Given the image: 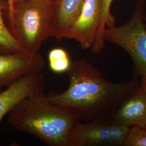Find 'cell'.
Segmentation results:
<instances>
[{
	"label": "cell",
	"instance_id": "cell-4",
	"mask_svg": "<svg viewBox=\"0 0 146 146\" xmlns=\"http://www.w3.org/2000/svg\"><path fill=\"white\" fill-rule=\"evenodd\" d=\"M145 1L137 0L129 20L125 24L107 28L104 33V42L122 48L133 63L134 77L146 76V27Z\"/></svg>",
	"mask_w": 146,
	"mask_h": 146
},
{
	"label": "cell",
	"instance_id": "cell-15",
	"mask_svg": "<svg viewBox=\"0 0 146 146\" xmlns=\"http://www.w3.org/2000/svg\"><path fill=\"white\" fill-rule=\"evenodd\" d=\"M14 10V0H7V15L8 22L11 21Z\"/></svg>",
	"mask_w": 146,
	"mask_h": 146
},
{
	"label": "cell",
	"instance_id": "cell-1",
	"mask_svg": "<svg viewBox=\"0 0 146 146\" xmlns=\"http://www.w3.org/2000/svg\"><path fill=\"white\" fill-rule=\"evenodd\" d=\"M69 85L62 93L47 95L54 104L70 111L80 121L111 116L121 102L139 84L138 78L127 82H112L85 59L72 62L67 72Z\"/></svg>",
	"mask_w": 146,
	"mask_h": 146
},
{
	"label": "cell",
	"instance_id": "cell-11",
	"mask_svg": "<svg viewBox=\"0 0 146 146\" xmlns=\"http://www.w3.org/2000/svg\"><path fill=\"white\" fill-rule=\"evenodd\" d=\"M7 0H0V52H23L5 21Z\"/></svg>",
	"mask_w": 146,
	"mask_h": 146
},
{
	"label": "cell",
	"instance_id": "cell-17",
	"mask_svg": "<svg viewBox=\"0 0 146 146\" xmlns=\"http://www.w3.org/2000/svg\"><path fill=\"white\" fill-rule=\"evenodd\" d=\"M22 1V0H14V3L16 2H17V1ZM52 1H54V2H55L56 0H52Z\"/></svg>",
	"mask_w": 146,
	"mask_h": 146
},
{
	"label": "cell",
	"instance_id": "cell-3",
	"mask_svg": "<svg viewBox=\"0 0 146 146\" xmlns=\"http://www.w3.org/2000/svg\"><path fill=\"white\" fill-rule=\"evenodd\" d=\"M8 27L23 52L39 53L42 43L54 37L55 2L52 0H22L14 3Z\"/></svg>",
	"mask_w": 146,
	"mask_h": 146
},
{
	"label": "cell",
	"instance_id": "cell-5",
	"mask_svg": "<svg viewBox=\"0 0 146 146\" xmlns=\"http://www.w3.org/2000/svg\"><path fill=\"white\" fill-rule=\"evenodd\" d=\"M129 129L111 116L79 121L69 131L68 146H123Z\"/></svg>",
	"mask_w": 146,
	"mask_h": 146
},
{
	"label": "cell",
	"instance_id": "cell-13",
	"mask_svg": "<svg viewBox=\"0 0 146 146\" xmlns=\"http://www.w3.org/2000/svg\"><path fill=\"white\" fill-rule=\"evenodd\" d=\"M48 61L51 70L58 74L67 73L72 64L68 52L62 48L52 49L48 54Z\"/></svg>",
	"mask_w": 146,
	"mask_h": 146
},
{
	"label": "cell",
	"instance_id": "cell-7",
	"mask_svg": "<svg viewBox=\"0 0 146 146\" xmlns=\"http://www.w3.org/2000/svg\"><path fill=\"white\" fill-rule=\"evenodd\" d=\"M102 8V0H86L64 38L75 40L84 49L92 48L100 26Z\"/></svg>",
	"mask_w": 146,
	"mask_h": 146
},
{
	"label": "cell",
	"instance_id": "cell-8",
	"mask_svg": "<svg viewBox=\"0 0 146 146\" xmlns=\"http://www.w3.org/2000/svg\"><path fill=\"white\" fill-rule=\"evenodd\" d=\"M44 79L41 72L31 73L0 92V122L22 100L31 94L44 90Z\"/></svg>",
	"mask_w": 146,
	"mask_h": 146
},
{
	"label": "cell",
	"instance_id": "cell-6",
	"mask_svg": "<svg viewBox=\"0 0 146 146\" xmlns=\"http://www.w3.org/2000/svg\"><path fill=\"white\" fill-rule=\"evenodd\" d=\"M45 61L40 53L0 52V90L28 74L41 72Z\"/></svg>",
	"mask_w": 146,
	"mask_h": 146
},
{
	"label": "cell",
	"instance_id": "cell-18",
	"mask_svg": "<svg viewBox=\"0 0 146 146\" xmlns=\"http://www.w3.org/2000/svg\"><path fill=\"white\" fill-rule=\"evenodd\" d=\"M145 25H146V16L145 17Z\"/></svg>",
	"mask_w": 146,
	"mask_h": 146
},
{
	"label": "cell",
	"instance_id": "cell-14",
	"mask_svg": "<svg viewBox=\"0 0 146 146\" xmlns=\"http://www.w3.org/2000/svg\"><path fill=\"white\" fill-rule=\"evenodd\" d=\"M123 146H146V128H131Z\"/></svg>",
	"mask_w": 146,
	"mask_h": 146
},
{
	"label": "cell",
	"instance_id": "cell-2",
	"mask_svg": "<svg viewBox=\"0 0 146 146\" xmlns=\"http://www.w3.org/2000/svg\"><path fill=\"white\" fill-rule=\"evenodd\" d=\"M8 115V121L14 128L49 146H68L69 131L80 121L66 108L52 103L44 90L25 98Z\"/></svg>",
	"mask_w": 146,
	"mask_h": 146
},
{
	"label": "cell",
	"instance_id": "cell-9",
	"mask_svg": "<svg viewBox=\"0 0 146 146\" xmlns=\"http://www.w3.org/2000/svg\"><path fill=\"white\" fill-rule=\"evenodd\" d=\"M128 128H146V92L139 84L123 99L111 116Z\"/></svg>",
	"mask_w": 146,
	"mask_h": 146
},
{
	"label": "cell",
	"instance_id": "cell-16",
	"mask_svg": "<svg viewBox=\"0 0 146 146\" xmlns=\"http://www.w3.org/2000/svg\"><path fill=\"white\" fill-rule=\"evenodd\" d=\"M140 86L146 92V76L141 77L140 78Z\"/></svg>",
	"mask_w": 146,
	"mask_h": 146
},
{
	"label": "cell",
	"instance_id": "cell-10",
	"mask_svg": "<svg viewBox=\"0 0 146 146\" xmlns=\"http://www.w3.org/2000/svg\"><path fill=\"white\" fill-rule=\"evenodd\" d=\"M86 0H56L55 2L54 36L58 41L66 34L78 19Z\"/></svg>",
	"mask_w": 146,
	"mask_h": 146
},
{
	"label": "cell",
	"instance_id": "cell-12",
	"mask_svg": "<svg viewBox=\"0 0 146 146\" xmlns=\"http://www.w3.org/2000/svg\"><path fill=\"white\" fill-rule=\"evenodd\" d=\"M114 0H102L101 20L99 31L91 51L94 54L101 52L104 46V33L106 27L111 28L115 26V17L111 13V5Z\"/></svg>",
	"mask_w": 146,
	"mask_h": 146
}]
</instances>
